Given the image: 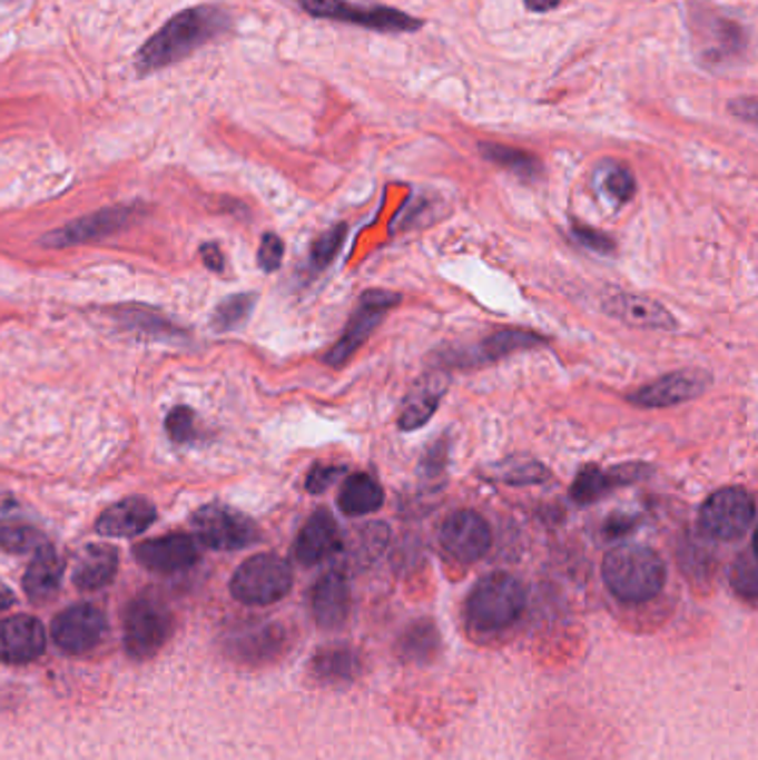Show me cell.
<instances>
[{
    "mask_svg": "<svg viewBox=\"0 0 758 760\" xmlns=\"http://www.w3.org/2000/svg\"><path fill=\"white\" fill-rule=\"evenodd\" d=\"M194 530L203 545L232 552L243 550L258 539V530L245 514L225 505H205L194 514Z\"/></svg>",
    "mask_w": 758,
    "mask_h": 760,
    "instance_id": "cell-8",
    "label": "cell"
},
{
    "mask_svg": "<svg viewBox=\"0 0 758 760\" xmlns=\"http://www.w3.org/2000/svg\"><path fill=\"white\" fill-rule=\"evenodd\" d=\"M383 499L385 494L372 476L352 474L338 492V507L345 516H365L381 510Z\"/></svg>",
    "mask_w": 758,
    "mask_h": 760,
    "instance_id": "cell-24",
    "label": "cell"
},
{
    "mask_svg": "<svg viewBox=\"0 0 758 760\" xmlns=\"http://www.w3.org/2000/svg\"><path fill=\"white\" fill-rule=\"evenodd\" d=\"M634 527V519H623V516H612L608 527H606V534L612 536V539H621L626 536L630 530Z\"/></svg>",
    "mask_w": 758,
    "mask_h": 760,
    "instance_id": "cell-38",
    "label": "cell"
},
{
    "mask_svg": "<svg viewBox=\"0 0 758 760\" xmlns=\"http://www.w3.org/2000/svg\"><path fill=\"white\" fill-rule=\"evenodd\" d=\"M283 251H285L283 240L276 234H265V238L260 243V249H258V265L265 272L278 269L280 260H283Z\"/></svg>",
    "mask_w": 758,
    "mask_h": 760,
    "instance_id": "cell-35",
    "label": "cell"
},
{
    "mask_svg": "<svg viewBox=\"0 0 758 760\" xmlns=\"http://www.w3.org/2000/svg\"><path fill=\"white\" fill-rule=\"evenodd\" d=\"M200 254H203V260L209 269H214V272L223 269V256H220V249L216 245H203Z\"/></svg>",
    "mask_w": 758,
    "mask_h": 760,
    "instance_id": "cell-40",
    "label": "cell"
},
{
    "mask_svg": "<svg viewBox=\"0 0 758 760\" xmlns=\"http://www.w3.org/2000/svg\"><path fill=\"white\" fill-rule=\"evenodd\" d=\"M345 474V470L343 467H325V465H314L312 467V472H309V476H307V492H312V494H321V492H325L338 476H343Z\"/></svg>",
    "mask_w": 758,
    "mask_h": 760,
    "instance_id": "cell-36",
    "label": "cell"
},
{
    "mask_svg": "<svg viewBox=\"0 0 758 760\" xmlns=\"http://www.w3.org/2000/svg\"><path fill=\"white\" fill-rule=\"evenodd\" d=\"M439 541L452 559L461 563H474L483 559L490 550L492 534L483 516L470 510H461L443 521L439 530Z\"/></svg>",
    "mask_w": 758,
    "mask_h": 760,
    "instance_id": "cell-11",
    "label": "cell"
},
{
    "mask_svg": "<svg viewBox=\"0 0 758 760\" xmlns=\"http://www.w3.org/2000/svg\"><path fill=\"white\" fill-rule=\"evenodd\" d=\"M732 111L741 118H746L748 122L757 120V100L755 98H741L732 102Z\"/></svg>",
    "mask_w": 758,
    "mask_h": 760,
    "instance_id": "cell-39",
    "label": "cell"
},
{
    "mask_svg": "<svg viewBox=\"0 0 758 760\" xmlns=\"http://www.w3.org/2000/svg\"><path fill=\"white\" fill-rule=\"evenodd\" d=\"M710 387V374L703 369H681L663 376L661 381L641 387L630 396L637 407L661 409L701 396Z\"/></svg>",
    "mask_w": 758,
    "mask_h": 760,
    "instance_id": "cell-12",
    "label": "cell"
},
{
    "mask_svg": "<svg viewBox=\"0 0 758 760\" xmlns=\"http://www.w3.org/2000/svg\"><path fill=\"white\" fill-rule=\"evenodd\" d=\"M606 187L610 191L612 198H617L619 203H628L634 194V178L628 169L623 167H617L608 174V180H606Z\"/></svg>",
    "mask_w": 758,
    "mask_h": 760,
    "instance_id": "cell-34",
    "label": "cell"
},
{
    "mask_svg": "<svg viewBox=\"0 0 758 760\" xmlns=\"http://www.w3.org/2000/svg\"><path fill=\"white\" fill-rule=\"evenodd\" d=\"M574 236L581 245L590 247L592 251H599V254H612L614 251V243L610 236L597 231V229H590V227H574Z\"/></svg>",
    "mask_w": 758,
    "mask_h": 760,
    "instance_id": "cell-37",
    "label": "cell"
},
{
    "mask_svg": "<svg viewBox=\"0 0 758 760\" xmlns=\"http://www.w3.org/2000/svg\"><path fill=\"white\" fill-rule=\"evenodd\" d=\"M118 570V554L109 545H89L78 556L73 567V585L82 592H93L109 585Z\"/></svg>",
    "mask_w": 758,
    "mask_h": 760,
    "instance_id": "cell-22",
    "label": "cell"
},
{
    "mask_svg": "<svg viewBox=\"0 0 758 760\" xmlns=\"http://www.w3.org/2000/svg\"><path fill=\"white\" fill-rule=\"evenodd\" d=\"M732 588L735 592L746 599L748 603H755L758 596V567L757 556H755V545H750L735 563L732 567Z\"/></svg>",
    "mask_w": 758,
    "mask_h": 760,
    "instance_id": "cell-27",
    "label": "cell"
},
{
    "mask_svg": "<svg viewBox=\"0 0 758 760\" xmlns=\"http://www.w3.org/2000/svg\"><path fill=\"white\" fill-rule=\"evenodd\" d=\"M341 665H356V657L350 650H325L314 661V672L327 679H347L350 674Z\"/></svg>",
    "mask_w": 758,
    "mask_h": 760,
    "instance_id": "cell-32",
    "label": "cell"
},
{
    "mask_svg": "<svg viewBox=\"0 0 758 760\" xmlns=\"http://www.w3.org/2000/svg\"><path fill=\"white\" fill-rule=\"evenodd\" d=\"M107 632V621L102 612L93 605L80 603L73 608H67L53 619L51 634L56 645L73 657L87 654L96 650Z\"/></svg>",
    "mask_w": 758,
    "mask_h": 760,
    "instance_id": "cell-10",
    "label": "cell"
},
{
    "mask_svg": "<svg viewBox=\"0 0 758 760\" xmlns=\"http://www.w3.org/2000/svg\"><path fill=\"white\" fill-rule=\"evenodd\" d=\"M131 211L127 207H116V209H105L98 211L93 216L80 218L76 223H69L67 227L49 234L45 238V245L51 247H65V245H73V243H85V240H93L107 234L118 231L120 227L127 225Z\"/></svg>",
    "mask_w": 758,
    "mask_h": 760,
    "instance_id": "cell-19",
    "label": "cell"
},
{
    "mask_svg": "<svg viewBox=\"0 0 758 760\" xmlns=\"http://www.w3.org/2000/svg\"><path fill=\"white\" fill-rule=\"evenodd\" d=\"M136 561L158 574H174L191 567L198 561V550L187 534H167L134 547Z\"/></svg>",
    "mask_w": 758,
    "mask_h": 760,
    "instance_id": "cell-13",
    "label": "cell"
},
{
    "mask_svg": "<svg viewBox=\"0 0 758 760\" xmlns=\"http://www.w3.org/2000/svg\"><path fill=\"white\" fill-rule=\"evenodd\" d=\"M343 547V539L334 516L327 510H318L309 516L305 527L301 530L294 543V559L305 565H318L325 559H332Z\"/></svg>",
    "mask_w": 758,
    "mask_h": 760,
    "instance_id": "cell-15",
    "label": "cell"
},
{
    "mask_svg": "<svg viewBox=\"0 0 758 760\" xmlns=\"http://www.w3.org/2000/svg\"><path fill=\"white\" fill-rule=\"evenodd\" d=\"M312 616L321 630H338L350 616V585L343 572L323 574L312 588Z\"/></svg>",
    "mask_w": 758,
    "mask_h": 760,
    "instance_id": "cell-16",
    "label": "cell"
},
{
    "mask_svg": "<svg viewBox=\"0 0 758 760\" xmlns=\"http://www.w3.org/2000/svg\"><path fill=\"white\" fill-rule=\"evenodd\" d=\"M606 312L639 329H677V318L661 303L641 294H614L606 300Z\"/></svg>",
    "mask_w": 758,
    "mask_h": 760,
    "instance_id": "cell-17",
    "label": "cell"
},
{
    "mask_svg": "<svg viewBox=\"0 0 758 760\" xmlns=\"http://www.w3.org/2000/svg\"><path fill=\"white\" fill-rule=\"evenodd\" d=\"M303 11H307L314 18H329V20H343L352 24L372 27L378 31H416L423 27V20L392 9V7H378V4H354L345 0H294Z\"/></svg>",
    "mask_w": 758,
    "mask_h": 760,
    "instance_id": "cell-7",
    "label": "cell"
},
{
    "mask_svg": "<svg viewBox=\"0 0 758 760\" xmlns=\"http://www.w3.org/2000/svg\"><path fill=\"white\" fill-rule=\"evenodd\" d=\"M174 632V616L169 608L151 596L142 594L125 610V652L134 661L154 659Z\"/></svg>",
    "mask_w": 758,
    "mask_h": 760,
    "instance_id": "cell-5",
    "label": "cell"
},
{
    "mask_svg": "<svg viewBox=\"0 0 758 760\" xmlns=\"http://www.w3.org/2000/svg\"><path fill=\"white\" fill-rule=\"evenodd\" d=\"M47 645L45 628L33 616H9L0 621V661L24 665L36 661Z\"/></svg>",
    "mask_w": 758,
    "mask_h": 760,
    "instance_id": "cell-14",
    "label": "cell"
},
{
    "mask_svg": "<svg viewBox=\"0 0 758 760\" xmlns=\"http://www.w3.org/2000/svg\"><path fill=\"white\" fill-rule=\"evenodd\" d=\"M0 547L9 554H24L40 547V534L20 523H0Z\"/></svg>",
    "mask_w": 758,
    "mask_h": 760,
    "instance_id": "cell-28",
    "label": "cell"
},
{
    "mask_svg": "<svg viewBox=\"0 0 758 760\" xmlns=\"http://www.w3.org/2000/svg\"><path fill=\"white\" fill-rule=\"evenodd\" d=\"M701 530L715 541H739L755 523V499L741 487L715 492L701 507Z\"/></svg>",
    "mask_w": 758,
    "mask_h": 760,
    "instance_id": "cell-6",
    "label": "cell"
},
{
    "mask_svg": "<svg viewBox=\"0 0 758 760\" xmlns=\"http://www.w3.org/2000/svg\"><path fill=\"white\" fill-rule=\"evenodd\" d=\"M525 603L523 583L512 574L496 572L474 585L465 603V619L474 632H503L521 619Z\"/></svg>",
    "mask_w": 758,
    "mask_h": 760,
    "instance_id": "cell-3",
    "label": "cell"
},
{
    "mask_svg": "<svg viewBox=\"0 0 758 760\" xmlns=\"http://www.w3.org/2000/svg\"><path fill=\"white\" fill-rule=\"evenodd\" d=\"M563 0H525V7L534 13H545V11H552L561 4Z\"/></svg>",
    "mask_w": 758,
    "mask_h": 760,
    "instance_id": "cell-41",
    "label": "cell"
},
{
    "mask_svg": "<svg viewBox=\"0 0 758 760\" xmlns=\"http://www.w3.org/2000/svg\"><path fill=\"white\" fill-rule=\"evenodd\" d=\"M494 474L510 485H532V483H543L550 478L548 467H543L534 461H523V463L508 461L505 467H496Z\"/></svg>",
    "mask_w": 758,
    "mask_h": 760,
    "instance_id": "cell-29",
    "label": "cell"
},
{
    "mask_svg": "<svg viewBox=\"0 0 758 760\" xmlns=\"http://www.w3.org/2000/svg\"><path fill=\"white\" fill-rule=\"evenodd\" d=\"M294 576L285 559L276 554H258L245 561L232 579V596L243 605H272L285 599Z\"/></svg>",
    "mask_w": 758,
    "mask_h": 760,
    "instance_id": "cell-4",
    "label": "cell"
},
{
    "mask_svg": "<svg viewBox=\"0 0 758 760\" xmlns=\"http://www.w3.org/2000/svg\"><path fill=\"white\" fill-rule=\"evenodd\" d=\"M154 505L147 499L131 496L107 507L96 523V532L109 539H131L142 534L154 523Z\"/></svg>",
    "mask_w": 758,
    "mask_h": 760,
    "instance_id": "cell-18",
    "label": "cell"
},
{
    "mask_svg": "<svg viewBox=\"0 0 758 760\" xmlns=\"http://www.w3.org/2000/svg\"><path fill=\"white\" fill-rule=\"evenodd\" d=\"M229 27V13L214 4H200L176 13L136 53V69L151 73L169 67L203 47Z\"/></svg>",
    "mask_w": 758,
    "mask_h": 760,
    "instance_id": "cell-1",
    "label": "cell"
},
{
    "mask_svg": "<svg viewBox=\"0 0 758 760\" xmlns=\"http://www.w3.org/2000/svg\"><path fill=\"white\" fill-rule=\"evenodd\" d=\"M536 345H543L541 336L530 334V332H521V329H505V332H499L483 343V354H485V358L494 361V358H503L508 354H514V352L528 349V347H536Z\"/></svg>",
    "mask_w": 758,
    "mask_h": 760,
    "instance_id": "cell-26",
    "label": "cell"
},
{
    "mask_svg": "<svg viewBox=\"0 0 758 760\" xmlns=\"http://www.w3.org/2000/svg\"><path fill=\"white\" fill-rule=\"evenodd\" d=\"M13 601H16V599H13V592H11L7 585L0 583V612L7 610V608H11Z\"/></svg>",
    "mask_w": 758,
    "mask_h": 760,
    "instance_id": "cell-42",
    "label": "cell"
},
{
    "mask_svg": "<svg viewBox=\"0 0 758 760\" xmlns=\"http://www.w3.org/2000/svg\"><path fill=\"white\" fill-rule=\"evenodd\" d=\"M167 432L176 443H185L194 436V412L189 407H176L167 416Z\"/></svg>",
    "mask_w": 758,
    "mask_h": 760,
    "instance_id": "cell-33",
    "label": "cell"
},
{
    "mask_svg": "<svg viewBox=\"0 0 758 760\" xmlns=\"http://www.w3.org/2000/svg\"><path fill=\"white\" fill-rule=\"evenodd\" d=\"M481 151L488 160L514 171L516 176L521 178H539L541 171H543V165L539 162L536 156L523 151V149H516V147H505V145H496V142H483L481 145Z\"/></svg>",
    "mask_w": 758,
    "mask_h": 760,
    "instance_id": "cell-25",
    "label": "cell"
},
{
    "mask_svg": "<svg viewBox=\"0 0 758 760\" xmlns=\"http://www.w3.org/2000/svg\"><path fill=\"white\" fill-rule=\"evenodd\" d=\"M445 389H447V381L443 376H432V378H425L423 383H419L414 387V392L405 398V405H403L401 418H398V427L405 432H414V430L423 427L432 418V414L436 412Z\"/></svg>",
    "mask_w": 758,
    "mask_h": 760,
    "instance_id": "cell-23",
    "label": "cell"
},
{
    "mask_svg": "<svg viewBox=\"0 0 758 760\" xmlns=\"http://www.w3.org/2000/svg\"><path fill=\"white\" fill-rule=\"evenodd\" d=\"M345 231H347L345 225H336V227L327 229V231L312 245V265H314L316 269H323V267H327V265L334 260L336 251H338L341 245H343Z\"/></svg>",
    "mask_w": 758,
    "mask_h": 760,
    "instance_id": "cell-31",
    "label": "cell"
},
{
    "mask_svg": "<svg viewBox=\"0 0 758 760\" xmlns=\"http://www.w3.org/2000/svg\"><path fill=\"white\" fill-rule=\"evenodd\" d=\"M663 559L646 545H619L603 561V581L623 603H648L666 588Z\"/></svg>",
    "mask_w": 758,
    "mask_h": 760,
    "instance_id": "cell-2",
    "label": "cell"
},
{
    "mask_svg": "<svg viewBox=\"0 0 758 760\" xmlns=\"http://www.w3.org/2000/svg\"><path fill=\"white\" fill-rule=\"evenodd\" d=\"M62 572H65V563L56 554V550L51 545H40L22 579V588L29 601L33 603L49 601L60 588Z\"/></svg>",
    "mask_w": 758,
    "mask_h": 760,
    "instance_id": "cell-21",
    "label": "cell"
},
{
    "mask_svg": "<svg viewBox=\"0 0 758 760\" xmlns=\"http://www.w3.org/2000/svg\"><path fill=\"white\" fill-rule=\"evenodd\" d=\"M252 305H254V296H249V294H238V296L223 300L216 309L214 325L218 329H232V327L240 325L249 316Z\"/></svg>",
    "mask_w": 758,
    "mask_h": 760,
    "instance_id": "cell-30",
    "label": "cell"
},
{
    "mask_svg": "<svg viewBox=\"0 0 758 760\" xmlns=\"http://www.w3.org/2000/svg\"><path fill=\"white\" fill-rule=\"evenodd\" d=\"M646 467H614L612 472H606L601 467L588 465L579 472L574 485H572V499L579 505H592L594 501L608 496L614 487L637 481L641 476H646Z\"/></svg>",
    "mask_w": 758,
    "mask_h": 760,
    "instance_id": "cell-20",
    "label": "cell"
},
{
    "mask_svg": "<svg viewBox=\"0 0 758 760\" xmlns=\"http://www.w3.org/2000/svg\"><path fill=\"white\" fill-rule=\"evenodd\" d=\"M398 300H401V296L390 294V292H381V289L365 292L358 309L354 312V316L347 323L343 338L327 354V358H325L327 365H334V367L345 365L361 349V345L367 340V336L376 329V325L383 320L387 309L394 307Z\"/></svg>",
    "mask_w": 758,
    "mask_h": 760,
    "instance_id": "cell-9",
    "label": "cell"
}]
</instances>
